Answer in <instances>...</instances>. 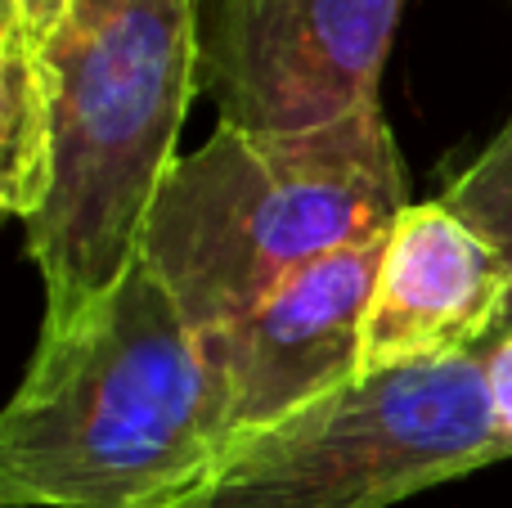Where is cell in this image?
Returning <instances> with one entry per match:
<instances>
[{
    "instance_id": "obj_1",
    "label": "cell",
    "mask_w": 512,
    "mask_h": 508,
    "mask_svg": "<svg viewBox=\"0 0 512 508\" xmlns=\"http://www.w3.org/2000/svg\"><path fill=\"white\" fill-rule=\"evenodd\" d=\"M230 455V387L212 342L149 261L95 306L41 324L0 414V504L176 508Z\"/></svg>"
},
{
    "instance_id": "obj_2",
    "label": "cell",
    "mask_w": 512,
    "mask_h": 508,
    "mask_svg": "<svg viewBox=\"0 0 512 508\" xmlns=\"http://www.w3.org/2000/svg\"><path fill=\"white\" fill-rule=\"evenodd\" d=\"M198 90V0H77L50 54V185L23 221L41 324L81 315L140 261Z\"/></svg>"
},
{
    "instance_id": "obj_3",
    "label": "cell",
    "mask_w": 512,
    "mask_h": 508,
    "mask_svg": "<svg viewBox=\"0 0 512 508\" xmlns=\"http://www.w3.org/2000/svg\"><path fill=\"white\" fill-rule=\"evenodd\" d=\"M405 207V162L382 104L301 135L216 126L162 180L140 257L189 324L216 333L297 270L387 239Z\"/></svg>"
},
{
    "instance_id": "obj_4",
    "label": "cell",
    "mask_w": 512,
    "mask_h": 508,
    "mask_svg": "<svg viewBox=\"0 0 512 508\" xmlns=\"http://www.w3.org/2000/svg\"><path fill=\"white\" fill-rule=\"evenodd\" d=\"M499 459H512V437L477 351L360 378L239 441L198 508H396Z\"/></svg>"
},
{
    "instance_id": "obj_5",
    "label": "cell",
    "mask_w": 512,
    "mask_h": 508,
    "mask_svg": "<svg viewBox=\"0 0 512 508\" xmlns=\"http://www.w3.org/2000/svg\"><path fill=\"white\" fill-rule=\"evenodd\" d=\"M405 0H198V86L216 126L301 135L378 108Z\"/></svg>"
},
{
    "instance_id": "obj_6",
    "label": "cell",
    "mask_w": 512,
    "mask_h": 508,
    "mask_svg": "<svg viewBox=\"0 0 512 508\" xmlns=\"http://www.w3.org/2000/svg\"><path fill=\"white\" fill-rule=\"evenodd\" d=\"M382 243H355L297 270L243 320L207 333L230 387V450L360 383L364 311Z\"/></svg>"
},
{
    "instance_id": "obj_7",
    "label": "cell",
    "mask_w": 512,
    "mask_h": 508,
    "mask_svg": "<svg viewBox=\"0 0 512 508\" xmlns=\"http://www.w3.org/2000/svg\"><path fill=\"white\" fill-rule=\"evenodd\" d=\"M512 261L445 198L409 203L382 243L360 378L477 356L508 329Z\"/></svg>"
},
{
    "instance_id": "obj_8",
    "label": "cell",
    "mask_w": 512,
    "mask_h": 508,
    "mask_svg": "<svg viewBox=\"0 0 512 508\" xmlns=\"http://www.w3.org/2000/svg\"><path fill=\"white\" fill-rule=\"evenodd\" d=\"M77 0H0V207L18 221L50 185V54Z\"/></svg>"
},
{
    "instance_id": "obj_9",
    "label": "cell",
    "mask_w": 512,
    "mask_h": 508,
    "mask_svg": "<svg viewBox=\"0 0 512 508\" xmlns=\"http://www.w3.org/2000/svg\"><path fill=\"white\" fill-rule=\"evenodd\" d=\"M445 203L472 221L512 261V117L490 135V144L445 185ZM512 329V311H508ZM504 329V333H508Z\"/></svg>"
},
{
    "instance_id": "obj_10",
    "label": "cell",
    "mask_w": 512,
    "mask_h": 508,
    "mask_svg": "<svg viewBox=\"0 0 512 508\" xmlns=\"http://www.w3.org/2000/svg\"><path fill=\"white\" fill-rule=\"evenodd\" d=\"M481 365H486L495 419H499V428L512 437V329L499 333L495 342H486V347H481Z\"/></svg>"
},
{
    "instance_id": "obj_11",
    "label": "cell",
    "mask_w": 512,
    "mask_h": 508,
    "mask_svg": "<svg viewBox=\"0 0 512 508\" xmlns=\"http://www.w3.org/2000/svg\"><path fill=\"white\" fill-rule=\"evenodd\" d=\"M176 508H198V495H194V500H185V504H176Z\"/></svg>"
}]
</instances>
